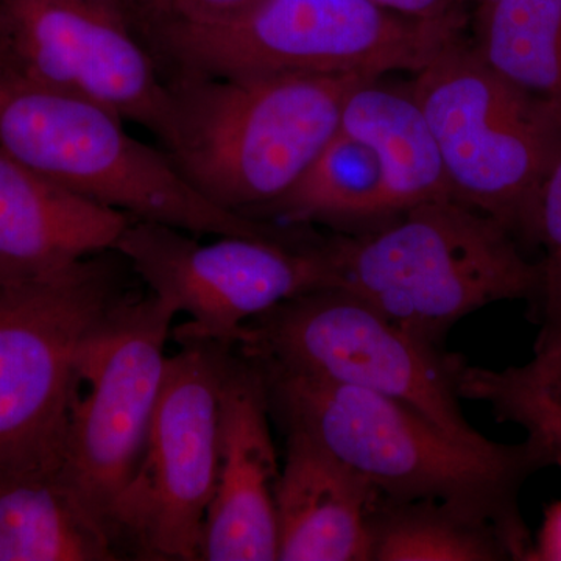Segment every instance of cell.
<instances>
[{"mask_svg": "<svg viewBox=\"0 0 561 561\" xmlns=\"http://www.w3.org/2000/svg\"><path fill=\"white\" fill-rule=\"evenodd\" d=\"M251 360L284 430L311 435L382 496L440 501L489 523L512 560L527 561L534 540L519 494L535 472L557 467L541 443L472 445L386 394Z\"/></svg>", "mask_w": 561, "mask_h": 561, "instance_id": "cell-1", "label": "cell"}, {"mask_svg": "<svg viewBox=\"0 0 561 561\" xmlns=\"http://www.w3.org/2000/svg\"><path fill=\"white\" fill-rule=\"evenodd\" d=\"M0 14L3 65L161 138L169 83L133 33L125 7L108 0H0Z\"/></svg>", "mask_w": 561, "mask_h": 561, "instance_id": "cell-12", "label": "cell"}, {"mask_svg": "<svg viewBox=\"0 0 561 561\" xmlns=\"http://www.w3.org/2000/svg\"><path fill=\"white\" fill-rule=\"evenodd\" d=\"M116 251L0 286V474H55L92 350L136 291Z\"/></svg>", "mask_w": 561, "mask_h": 561, "instance_id": "cell-5", "label": "cell"}, {"mask_svg": "<svg viewBox=\"0 0 561 561\" xmlns=\"http://www.w3.org/2000/svg\"><path fill=\"white\" fill-rule=\"evenodd\" d=\"M440 150L454 201L537 242L538 202L561 147V117L516 90L460 38L409 84Z\"/></svg>", "mask_w": 561, "mask_h": 561, "instance_id": "cell-7", "label": "cell"}, {"mask_svg": "<svg viewBox=\"0 0 561 561\" xmlns=\"http://www.w3.org/2000/svg\"><path fill=\"white\" fill-rule=\"evenodd\" d=\"M287 434L276 491L278 560L370 561V515L381 493L311 435Z\"/></svg>", "mask_w": 561, "mask_h": 561, "instance_id": "cell-15", "label": "cell"}, {"mask_svg": "<svg viewBox=\"0 0 561 561\" xmlns=\"http://www.w3.org/2000/svg\"><path fill=\"white\" fill-rule=\"evenodd\" d=\"M256 0H146L147 25L173 24L206 27L230 21Z\"/></svg>", "mask_w": 561, "mask_h": 561, "instance_id": "cell-23", "label": "cell"}, {"mask_svg": "<svg viewBox=\"0 0 561 561\" xmlns=\"http://www.w3.org/2000/svg\"><path fill=\"white\" fill-rule=\"evenodd\" d=\"M198 236L153 221L131 220L117 242L133 275L150 294L190 320L172 337L236 346L243 327L302 294L332 287L328 239Z\"/></svg>", "mask_w": 561, "mask_h": 561, "instance_id": "cell-10", "label": "cell"}, {"mask_svg": "<svg viewBox=\"0 0 561 561\" xmlns=\"http://www.w3.org/2000/svg\"><path fill=\"white\" fill-rule=\"evenodd\" d=\"M459 391L489 404L497 420L519 424L561 467V342L535 346L529 362L505 370L465 364Z\"/></svg>", "mask_w": 561, "mask_h": 561, "instance_id": "cell-21", "label": "cell"}, {"mask_svg": "<svg viewBox=\"0 0 561 561\" xmlns=\"http://www.w3.org/2000/svg\"><path fill=\"white\" fill-rule=\"evenodd\" d=\"M537 242L546 250L542 272V328L537 346L561 341V147L538 202Z\"/></svg>", "mask_w": 561, "mask_h": 561, "instance_id": "cell-22", "label": "cell"}, {"mask_svg": "<svg viewBox=\"0 0 561 561\" xmlns=\"http://www.w3.org/2000/svg\"><path fill=\"white\" fill-rule=\"evenodd\" d=\"M356 76L169 80L161 142L181 175L219 208L251 217L280 195L339 130Z\"/></svg>", "mask_w": 561, "mask_h": 561, "instance_id": "cell-2", "label": "cell"}, {"mask_svg": "<svg viewBox=\"0 0 561 561\" xmlns=\"http://www.w3.org/2000/svg\"><path fill=\"white\" fill-rule=\"evenodd\" d=\"M124 122L102 106L43 87L0 62V150L44 179L133 220L194 236L294 234L206 201L165 151L140 142Z\"/></svg>", "mask_w": 561, "mask_h": 561, "instance_id": "cell-4", "label": "cell"}, {"mask_svg": "<svg viewBox=\"0 0 561 561\" xmlns=\"http://www.w3.org/2000/svg\"><path fill=\"white\" fill-rule=\"evenodd\" d=\"M236 350L250 359L386 394L472 445L489 438L461 411L465 362L402 331L339 289L284 301L243 327Z\"/></svg>", "mask_w": 561, "mask_h": 561, "instance_id": "cell-8", "label": "cell"}, {"mask_svg": "<svg viewBox=\"0 0 561 561\" xmlns=\"http://www.w3.org/2000/svg\"><path fill=\"white\" fill-rule=\"evenodd\" d=\"M382 9L411 20L463 27L465 5L460 0H373Z\"/></svg>", "mask_w": 561, "mask_h": 561, "instance_id": "cell-24", "label": "cell"}, {"mask_svg": "<svg viewBox=\"0 0 561 561\" xmlns=\"http://www.w3.org/2000/svg\"><path fill=\"white\" fill-rule=\"evenodd\" d=\"M260 367L231 348L220 386L219 467L203 527V561L278 560L280 467Z\"/></svg>", "mask_w": 561, "mask_h": 561, "instance_id": "cell-13", "label": "cell"}, {"mask_svg": "<svg viewBox=\"0 0 561 561\" xmlns=\"http://www.w3.org/2000/svg\"><path fill=\"white\" fill-rule=\"evenodd\" d=\"M332 287L431 345L470 313L541 295V264L481 210L435 198L379 227L328 239Z\"/></svg>", "mask_w": 561, "mask_h": 561, "instance_id": "cell-3", "label": "cell"}, {"mask_svg": "<svg viewBox=\"0 0 561 561\" xmlns=\"http://www.w3.org/2000/svg\"><path fill=\"white\" fill-rule=\"evenodd\" d=\"M461 5L467 7L468 3H472V5H482V3L491 2V0H460Z\"/></svg>", "mask_w": 561, "mask_h": 561, "instance_id": "cell-27", "label": "cell"}, {"mask_svg": "<svg viewBox=\"0 0 561 561\" xmlns=\"http://www.w3.org/2000/svg\"><path fill=\"white\" fill-rule=\"evenodd\" d=\"M461 28L400 16L373 0H256L206 27L149 24L179 73L362 79L419 72Z\"/></svg>", "mask_w": 561, "mask_h": 561, "instance_id": "cell-6", "label": "cell"}, {"mask_svg": "<svg viewBox=\"0 0 561 561\" xmlns=\"http://www.w3.org/2000/svg\"><path fill=\"white\" fill-rule=\"evenodd\" d=\"M527 561H561V501H553L545 508Z\"/></svg>", "mask_w": 561, "mask_h": 561, "instance_id": "cell-25", "label": "cell"}, {"mask_svg": "<svg viewBox=\"0 0 561 561\" xmlns=\"http://www.w3.org/2000/svg\"><path fill=\"white\" fill-rule=\"evenodd\" d=\"M371 560H512L489 523L440 501L379 496L370 515Z\"/></svg>", "mask_w": 561, "mask_h": 561, "instance_id": "cell-20", "label": "cell"}, {"mask_svg": "<svg viewBox=\"0 0 561 561\" xmlns=\"http://www.w3.org/2000/svg\"><path fill=\"white\" fill-rule=\"evenodd\" d=\"M561 342V341H560Z\"/></svg>", "mask_w": 561, "mask_h": 561, "instance_id": "cell-29", "label": "cell"}, {"mask_svg": "<svg viewBox=\"0 0 561 561\" xmlns=\"http://www.w3.org/2000/svg\"><path fill=\"white\" fill-rule=\"evenodd\" d=\"M176 316L150 291L125 302L92 350L83 371L87 394L80 393L70 413L58 479L111 540L114 507L149 440Z\"/></svg>", "mask_w": 561, "mask_h": 561, "instance_id": "cell-11", "label": "cell"}, {"mask_svg": "<svg viewBox=\"0 0 561 561\" xmlns=\"http://www.w3.org/2000/svg\"><path fill=\"white\" fill-rule=\"evenodd\" d=\"M251 219L287 228L379 227L391 220L381 162L367 144L339 130L297 183Z\"/></svg>", "mask_w": 561, "mask_h": 561, "instance_id": "cell-18", "label": "cell"}, {"mask_svg": "<svg viewBox=\"0 0 561 561\" xmlns=\"http://www.w3.org/2000/svg\"><path fill=\"white\" fill-rule=\"evenodd\" d=\"M176 343L142 460L111 516L122 560H201L219 467L221 375L234 346Z\"/></svg>", "mask_w": 561, "mask_h": 561, "instance_id": "cell-9", "label": "cell"}, {"mask_svg": "<svg viewBox=\"0 0 561 561\" xmlns=\"http://www.w3.org/2000/svg\"><path fill=\"white\" fill-rule=\"evenodd\" d=\"M122 560L55 474H0V561Z\"/></svg>", "mask_w": 561, "mask_h": 561, "instance_id": "cell-17", "label": "cell"}, {"mask_svg": "<svg viewBox=\"0 0 561 561\" xmlns=\"http://www.w3.org/2000/svg\"><path fill=\"white\" fill-rule=\"evenodd\" d=\"M131 220L0 150V286L50 278L114 251Z\"/></svg>", "mask_w": 561, "mask_h": 561, "instance_id": "cell-14", "label": "cell"}, {"mask_svg": "<svg viewBox=\"0 0 561 561\" xmlns=\"http://www.w3.org/2000/svg\"><path fill=\"white\" fill-rule=\"evenodd\" d=\"M111 3H116V5L125 7L127 9L128 0H108Z\"/></svg>", "mask_w": 561, "mask_h": 561, "instance_id": "cell-28", "label": "cell"}, {"mask_svg": "<svg viewBox=\"0 0 561 561\" xmlns=\"http://www.w3.org/2000/svg\"><path fill=\"white\" fill-rule=\"evenodd\" d=\"M471 46L502 80L561 117V0L478 5Z\"/></svg>", "mask_w": 561, "mask_h": 561, "instance_id": "cell-19", "label": "cell"}, {"mask_svg": "<svg viewBox=\"0 0 561 561\" xmlns=\"http://www.w3.org/2000/svg\"><path fill=\"white\" fill-rule=\"evenodd\" d=\"M341 130L367 144L381 162L391 219L421 203L451 197L440 150L409 87L360 81L343 105Z\"/></svg>", "mask_w": 561, "mask_h": 561, "instance_id": "cell-16", "label": "cell"}, {"mask_svg": "<svg viewBox=\"0 0 561 561\" xmlns=\"http://www.w3.org/2000/svg\"><path fill=\"white\" fill-rule=\"evenodd\" d=\"M5 58V28H3L2 14H0V62Z\"/></svg>", "mask_w": 561, "mask_h": 561, "instance_id": "cell-26", "label": "cell"}]
</instances>
